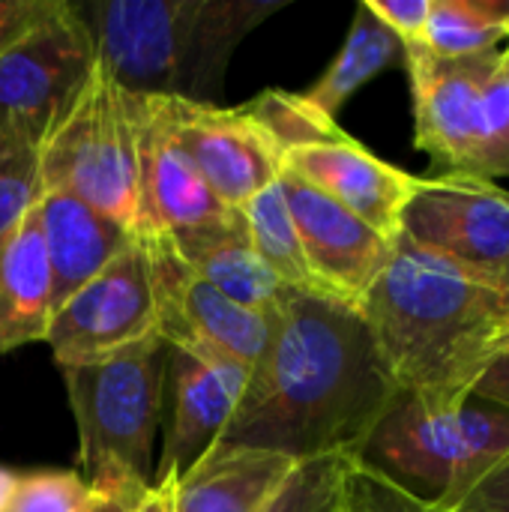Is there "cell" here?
Returning a JSON list of instances; mask_svg holds the SVG:
<instances>
[{"instance_id":"obj_11","label":"cell","mask_w":509,"mask_h":512,"mask_svg":"<svg viewBox=\"0 0 509 512\" xmlns=\"http://www.w3.org/2000/svg\"><path fill=\"white\" fill-rule=\"evenodd\" d=\"M150 333H156L150 261L135 234L114 261L54 309L45 342L66 369L117 354Z\"/></svg>"},{"instance_id":"obj_4","label":"cell","mask_w":509,"mask_h":512,"mask_svg":"<svg viewBox=\"0 0 509 512\" xmlns=\"http://www.w3.org/2000/svg\"><path fill=\"white\" fill-rule=\"evenodd\" d=\"M60 372L78 426L84 483L96 495H144L168 378L162 336L150 333L117 354Z\"/></svg>"},{"instance_id":"obj_15","label":"cell","mask_w":509,"mask_h":512,"mask_svg":"<svg viewBox=\"0 0 509 512\" xmlns=\"http://www.w3.org/2000/svg\"><path fill=\"white\" fill-rule=\"evenodd\" d=\"M138 213V234H180L237 213L177 144L156 96H138Z\"/></svg>"},{"instance_id":"obj_10","label":"cell","mask_w":509,"mask_h":512,"mask_svg":"<svg viewBox=\"0 0 509 512\" xmlns=\"http://www.w3.org/2000/svg\"><path fill=\"white\" fill-rule=\"evenodd\" d=\"M399 237L495 288L509 270V192L477 177H420Z\"/></svg>"},{"instance_id":"obj_25","label":"cell","mask_w":509,"mask_h":512,"mask_svg":"<svg viewBox=\"0 0 509 512\" xmlns=\"http://www.w3.org/2000/svg\"><path fill=\"white\" fill-rule=\"evenodd\" d=\"M39 198V138L18 126H0V234L18 225Z\"/></svg>"},{"instance_id":"obj_20","label":"cell","mask_w":509,"mask_h":512,"mask_svg":"<svg viewBox=\"0 0 509 512\" xmlns=\"http://www.w3.org/2000/svg\"><path fill=\"white\" fill-rule=\"evenodd\" d=\"M54 315V279L36 207L0 234V351L45 342Z\"/></svg>"},{"instance_id":"obj_21","label":"cell","mask_w":509,"mask_h":512,"mask_svg":"<svg viewBox=\"0 0 509 512\" xmlns=\"http://www.w3.org/2000/svg\"><path fill=\"white\" fill-rule=\"evenodd\" d=\"M396 60H405V45L399 42V36L381 24L366 3L357 6L351 30L339 48V54L333 57V63L324 69V75L306 90L300 93L315 111H321L324 117L336 120V114L345 108V102L363 87L369 84L375 75H381L387 66H393Z\"/></svg>"},{"instance_id":"obj_34","label":"cell","mask_w":509,"mask_h":512,"mask_svg":"<svg viewBox=\"0 0 509 512\" xmlns=\"http://www.w3.org/2000/svg\"><path fill=\"white\" fill-rule=\"evenodd\" d=\"M132 512H171V498L165 486H150V492L138 501Z\"/></svg>"},{"instance_id":"obj_31","label":"cell","mask_w":509,"mask_h":512,"mask_svg":"<svg viewBox=\"0 0 509 512\" xmlns=\"http://www.w3.org/2000/svg\"><path fill=\"white\" fill-rule=\"evenodd\" d=\"M51 6L54 0H0V48L39 21Z\"/></svg>"},{"instance_id":"obj_1","label":"cell","mask_w":509,"mask_h":512,"mask_svg":"<svg viewBox=\"0 0 509 512\" xmlns=\"http://www.w3.org/2000/svg\"><path fill=\"white\" fill-rule=\"evenodd\" d=\"M399 396L357 306L288 288L222 444L360 459Z\"/></svg>"},{"instance_id":"obj_36","label":"cell","mask_w":509,"mask_h":512,"mask_svg":"<svg viewBox=\"0 0 509 512\" xmlns=\"http://www.w3.org/2000/svg\"><path fill=\"white\" fill-rule=\"evenodd\" d=\"M495 291H498V297H501V306H504V312H507V318H509V270H507V276L495 285Z\"/></svg>"},{"instance_id":"obj_12","label":"cell","mask_w":509,"mask_h":512,"mask_svg":"<svg viewBox=\"0 0 509 512\" xmlns=\"http://www.w3.org/2000/svg\"><path fill=\"white\" fill-rule=\"evenodd\" d=\"M156 99L177 144L231 210H240L261 189L279 180L282 150L246 105L219 108L213 102H192L180 96Z\"/></svg>"},{"instance_id":"obj_37","label":"cell","mask_w":509,"mask_h":512,"mask_svg":"<svg viewBox=\"0 0 509 512\" xmlns=\"http://www.w3.org/2000/svg\"><path fill=\"white\" fill-rule=\"evenodd\" d=\"M345 512H366L363 510L360 495H357V489H354V474H351V498H348V507H345Z\"/></svg>"},{"instance_id":"obj_23","label":"cell","mask_w":509,"mask_h":512,"mask_svg":"<svg viewBox=\"0 0 509 512\" xmlns=\"http://www.w3.org/2000/svg\"><path fill=\"white\" fill-rule=\"evenodd\" d=\"M246 234L255 246V252L264 258V264L294 291H312L321 294L312 270L306 264L303 255V243L297 234V225L291 219L282 183H270L267 189H261L252 201H246L240 207Z\"/></svg>"},{"instance_id":"obj_32","label":"cell","mask_w":509,"mask_h":512,"mask_svg":"<svg viewBox=\"0 0 509 512\" xmlns=\"http://www.w3.org/2000/svg\"><path fill=\"white\" fill-rule=\"evenodd\" d=\"M471 399L509 411V348L480 375Z\"/></svg>"},{"instance_id":"obj_2","label":"cell","mask_w":509,"mask_h":512,"mask_svg":"<svg viewBox=\"0 0 509 512\" xmlns=\"http://www.w3.org/2000/svg\"><path fill=\"white\" fill-rule=\"evenodd\" d=\"M402 396L465 405L509 348V318L492 285L417 249L405 237L360 306Z\"/></svg>"},{"instance_id":"obj_17","label":"cell","mask_w":509,"mask_h":512,"mask_svg":"<svg viewBox=\"0 0 509 512\" xmlns=\"http://www.w3.org/2000/svg\"><path fill=\"white\" fill-rule=\"evenodd\" d=\"M36 219L51 264L54 309L81 285H87L135 237L111 216L60 189L42 192L36 204Z\"/></svg>"},{"instance_id":"obj_9","label":"cell","mask_w":509,"mask_h":512,"mask_svg":"<svg viewBox=\"0 0 509 512\" xmlns=\"http://www.w3.org/2000/svg\"><path fill=\"white\" fill-rule=\"evenodd\" d=\"M150 261L156 333L189 357H234L255 366L273 330V315L246 309L204 282L165 234H141Z\"/></svg>"},{"instance_id":"obj_7","label":"cell","mask_w":509,"mask_h":512,"mask_svg":"<svg viewBox=\"0 0 509 512\" xmlns=\"http://www.w3.org/2000/svg\"><path fill=\"white\" fill-rule=\"evenodd\" d=\"M42 192H69L138 234V96L96 60L39 144Z\"/></svg>"},{"instance_id":"obj_18","label":"cell","mask_w":509,"mask_h":512,"mask_svg":"<svg viewBox=\"0 0 509 512\" xmlns=\"http://www.w3.org/2000/svg\"><path fill=\"white\" fill-rule=\"evenodd\" d=\"M294 468V459L270 450L219 444L189 474L162 486L171 512H261Z\"/></svg>"},{"instance_id":"obj_3","label":"cell","mask_w":509,"mask_h":512,"mask_svg":"<svg viewBox=\"0 0 509 512\" xmlns=\"http://www.w3.org/2000/svg\"><path fill=\"white\" fill-rule=\"evenodd\" d=\"M282 0H90L75 3L99 63L135 96L210 102L249 30Z\"/></svg>"},{"instance_id":"obj_14","label":"cell","mask_w":509,"mask_h":512,"mask_svg":"<svg viewBox=\"0 0 509 512\" xmlns=\"http://www.w3.org/2000/svg\"><path fill=\"white\" fill-rule=\"evenodd\" d=\"M168 375L174 381L171 426L156 468V483H174L189 474L213 447L222 444L252 369L234 357H189L168 348Z\"/></svg>"},{"instance_id":"obj_29","label":"cell","mask_w":509,"mask_h":512,"mask_svg":"<svg viewBox=\"0 0 509 512\" xmlns=\"http://www.w3.org/2000/svg\"><path fill=\"white\" fill-rule=\"evenodd\" d=\"M363 3L381 24H387L399 36L402 45L423 42L432 0H363Z\"/></svg>"},{"instance_id":"obj_30","label":"cell","mask_w":509,"mask_h":512,"mask_svg":"<svg viewBox=\"0 0 509 512\" xmlns=\"http://www.w3.org/2000/svg\"><path fill=\"white\" fill-rule=\"evenodd\" d=\"M453 512H509V456L495 465Z\"/></svg>"},{"instance_id":"obj_38","label":"cell","mask_w":509,"mask_h":512,"mask_svg":"<svg viewBox=\"0 0 509 512\" xmlns=\"http://www.w3.org/2000/svg\"><path fill=\"white\" fill-rule=\"evenodd\" d=\"M501 63H504V69L509 72V42L501 48Z\"/></svg>"},{"instance_id":"obj_8","label":"cell","mask_w":509,"mask_h":512,"mask_svg":"<svg viewBox=\"0 0 509 512\" xmlns=\"http://www.w3.org/2000/svg\"><path fill=\"white\" fill-rule=\"evenodd\" d=\"M93 36L69 0L54 6L0 48V126L42 138L69 108L96 66Z\"/></svg>"},{"instance_id":"obj_16","label":"cell","mask_w":509,"mask_h":512,"mask_svg":"<svg viewBox=\"0 0 509 512\" xmlns=\"http://www.w3.org/2000/svg\"><path fill=\"white\" fill-rule=\"evenodd\" d=\"M282 168L303 177L390 240H399L402 213L420 183V177L378 159L345 132L330 141L285 150Z\"/></svg>"},{"instance_id":"obj_28","label":"cell","mask_w":509,"mask_h":512,"mask_svg":"<svg viewBox=\"0 0 509 512\" xmlns=\"http://www.w3.org/2000/svg\"><path fill=\"white\" fill-rule=\"evenodd\" d=\"M354 489L366 512H444L414 498L411 492H405L402 486H396L393 480H387L384 474H378L363 462L354 465Z\"/></svg>"},{"instance_id":"obj_24","label":"cell","mask_w":509,"mask_h":512,"mask_svg":"<svg viewBox=\"0 0 509 512\" xmlns=\"http://www.w3.org/2000/svg\"><path fill=\"white\" fill-rule=\"evenodd\" d=\"M357 462L354 456L300 462L261 512H345Z\"/></svg>"},{"instance_id":"obj_19","label":"cell","mask_w":509,"mask_h":512,"mask_svg":"<svg viewBox=\"0 0 509 512\" xmlns=\"http://www.w3.org/2000/svg\"><path fill=\"white\" fill-rule=\"evenodd\" d=\"M165 237L204 282H210L219 294L246 309L273 315L282 297L288 294V285L255 252L240 210L225 222Z\"/></svg>"},{"instance_id":"obj_6","label":"cell","mask_w":509,"mask_h":512,"mask_svg":"<svg viewBox=\"0 0 509 512\" xmlns=\"http://www.w3.org/2000/svg\"><path fill=\"white\" fill-rule=\"evenodd\" d=\"M414 93V144L441 174L509 177V72L501 51L438 57L405 45Z\"/></svg>"},{"instance_id":"obj_26","label":"cell","mask_w":509,"mask_h":512,"mask_svg":"<svg viewBox=\"0 0 509 512\" xmlns=\"http://www.w3.org/2000/svg\"><path fill=\"white\" fill-rule=\"evenodd\" d=\"M246 111L270 132V138L279 144L282 153L300 144L330 141L342 135L339 123L315 111L300 93L264 90L252 102H246Z\"/></svg>"},{"instance_id":"obj_35","label":"cell","mask_w":509,"mask_h":512,"mask_svg":"<svg viewBox=\"0 0 509 512\" xmlns=\"http://www.w3.org/2000/svg\"><path fill=\"white\" fill-rule=\"evenodd\" d=\"M15 480H18V474H15V471H9V468H0V512L6 510V504H9V498H12Z\"/></svg>"},{"instance_id":"obj_33","label":"cell","mask_w":509,"mask_h":512,"mask_svg":"<svg viewBox=\"0 0 509 512\" xmlns=\"http://www.w3.org/2000/svg\"><path fill=\"white\" fill-rule=\"evenodd\" d=\"M150 492V489H147ZM144 492V495H147ZM144 495H96L84 512H132Z\"/></svg>"},{"instance_id":"obj_27","label":"cell","mask_w":509,"mask_h":512,"mask_svg":"<svg viewBox=\"0 0 509 512\" xmlns=\"http://www.w3.org/2000/svg\"><path fill=\"white\" fill-rule=\"evenodd\" d=\"M96 492L75 471H30L18 474L3 512H84Z\"/></svg>"},{"instance_id":"obj_13","label":"cell","mask_w":509,"mask_h":512,"mask_svg":"<svg viewBox=\"0 0 509 512\" xmlns=\"http://www.w3.org/2000/svg\"><path fill=\"white\" fill-rule=\"evenodd\" d=\"M279 183L318 291L360 309L387 267L396 240L378 234L330 195L285 168Z\"/></svg>"},{"instance_id":"obj_22","label":"cell","mask_w":509,"mask_h":512,"mask_svg":"<svg viewBox=\"0 0 509 512\" xmlns=\"http://www.w3.org/2000/svg\"><path fill=\"white\" fill-rule=\"evenodd\" d=\"M509 42V0H432L423 48L438 57H477Z\"/></svg>"},{"instance_id":"obj_5","label":"cell","mask_w":509,"mask_h":512,"mask_svg":"<svg viewBox=\"0 0 509 512\" xmlns=\"http://www.w3.org/2000/svg\"><path fill=\"white\" fill-rule=\"evenodd\" d=\"M509 456V411L465 402L426 405L399 396L372 432L360 462L432 504L453 512Z\"/></svg>"}]
</instances>
